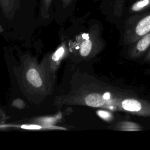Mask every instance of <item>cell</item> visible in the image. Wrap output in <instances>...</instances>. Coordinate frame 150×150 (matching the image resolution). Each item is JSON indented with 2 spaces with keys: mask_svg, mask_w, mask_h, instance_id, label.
Segmentation results:
<instances>
[{
  "mask_svg": "<svg viewBox=\"0 0 150 150\" xmlns=\"http://www.w3.org/2000/svg\"><path fill=\"white\" fill-rule=\"evenodd\" d=\"M121 107L126 111L132 112L139 116L150 117V101H149L127 98L121 102Z\"/></svg>",
  "mask_w": 150,
  "mask_h": 150,
  "instance_id": "6da1fadb",
  "label": "cell"
},
{
  "mask_svg": "<svg viewBox=\"0 0 150 150\" xmlns=\"http://www.w3.org/2000/svg\"><path fill=\"white\" fill-rule=\"evenodd\" d=\"M150 32V12L139 18L128 31V41L135 43L142 36Z\"/></svg>",
  "mask_w": 150,
  "mask_h": 150,
  "instance_id": "7a4b0ae2",
  "label": "cell"
},
{
  "mask_svg": "<svg viewBox=\"0 0 150 150\" xmlns=\"http://www.w3.org/2000/svg\"><path fill=\"white\" fill-rule=\"evenodd\" d=\"M135 45L130 52L131 57H139L150 50V32L135 42Z\"/></svg>",
  "mask_w": 150,
  "mask_h": 150,
  "instance_id": "3957f363",
  "label": "cell"
},
{
  "mask_svg": "<svg viewBox=\"0 0 150 150\" xmlns=\"http://www.w3.org/2000/svg\"><path fill=\"white\" fill-rule=\"evenodd\" d=\"M26 79L29 83L35 87L38 88L42 85V78L38 70L35 69H30L27 71Z\"/></svg>",
  "mask_w": 150,
  "mask_h": 150,
  "instance_id": "277c9868",
  "label": "cell"
},
{
  "mask_svg": "<svg viewBox=\"0 0 150 150\" xmlns=\"http://www.w3.org/2000/svg\"><path fill=\"white\" fill-rule=\"evenodd\" d=\"M104 98L97 94L88 96L86 98V103L91 107H100L104 103Z\"/></svg>",
  "mask_w": 150,
  "mask_h": 150,
  "instance_id": "5b68a950",
  "label": "cell"
},
{
  "mask_svg": "<svg viewBox=\"0 0 150 150\" xmlns=\"http://www.w3.org/2000/svg\"><path fill=\"white\" fill-rule=\"evenodd\" d=\"M120 128L121 129L128 131H138L142 130V127L139 124L134 122H123L121 123Z\"/></svg>",
  "mask_w": 150,
  "mask_h": 150,
  "instance_id": "8992f818",
  "label": "cell"
},
{
  "mask_svg": "<svg viewBox=\"0 0 150 150\" xmlns=\"http://www.w3.org/2000/svg\"><path fill=\"white\" fill-rule=\"evenodd\" d=\"M150 6V0H139L135 2L131 8L133 12H139Z\"/></svg>",
  "mask_w": 150,
  "mask_h": 150,
  "instance_id": "52a82bcc",
  "label": "cell"
},
{
  "mask_svg": "<svg viewBox=\"0 0 150 150\" xmlns=\"http://www.w3.org/2000/svg\"><path fill=\"white\" fill-rule=\"evenodd\" d=\"M92 45L90 40H86L84 41L81 45L80 47V54L82 56H87L91 49Z\"/></svg>",
  "mask_w": 150,
  "mask_h": 150,
  "instance_id": "ba28073f",
  "label": "cell"
},
{
  "mask_svg": "<svg viewBox=\"0 0 150 150\" xmlns=\"http://www.w3.org/2000/svg\"><path fill=\"white\" fill-rule=\"evenodd\" d=\"M64 52V49L63 47H60L52 55V59L53 61H57L60 59L61 56L63 55V53Z\"/></svg>",
  "mask_w": 150,
  "mask_h": 150,
  "instance_id": "9c48e42d",
  "label": "cell"
},
{
  "mask_svg": "<svg viewBox=\"0 0 150 150\" xmlns=\"http://www.w3.org/2000/svg\"><path fill=\"white\" fill-rule=\"evenodd\" d=\"M22 128L29 129H37L41 128L40 126L36 125H23L21 127Z\"/></svg>",
  "mask_w": 150,
  "mask_h": 150,
  "instance_id": "30bf717a",
  "label": "cell"
},
{
  "mask_svg": "<svg viewBox=\"0 0 150 150\" xmlns=\"http://www.w3.org/2000/svg\"><path fill=\"white\" fill-rule=\"evenodd\" d=\"M98 115H99L101 117L104 118H109L110 117H111V115L106 112V111H98Z\"/></svg>",
  "mask_w": 150,
  "mask_h": 150,
  "instance_id": "8fae6325",
  "label": "cell"
},
{
  "mask_svg": "<svg viewBox=\"0 0 150 150\" xmlns=\"http://www.w3.org/2000/svg\"><path fill=\"white\" fill-rule=\"evenodd\" d=\"M13 105L16 107H18L19 108H21L23 107L24 104H23V101H21V100H16L13 101Z\"/></svg>",
  "mask_w": 150,
  "mask_h": 150,
  "instance_id": "7c38bea8",
  "label": "cell"
},
{
  "mask_svg": "<svg viewBox=\"0 0 150 150\" xmlns=\"http://www.w3.org/2000/svg\"><path fill=\"white\" fill-rule=\"evenodd\" d=\"M144 60L146 63H149L150 62V50L146 53Z\"/></svg>",
  "mask_w": 150,
  "mask_h": 150,
  "instance_id": "4fadbf2b",
  "label": "cell"
},
{
  "mask_svg": "<svg viewBox=\"0 0 150 150\" xmlns=\"http://www.w3.org/2000/svg\"><path fill=\"white\" fill-rule=\"evenodd\" d=\"M103 97L105 100H108L110 98V94L109 93H106L103 96Z\"/></svg>",
  "mask_w": 150,
  "mask_h": 150,
  "instance_id": "5bb4252c",
  "label": "cell"
}]
</instances>
